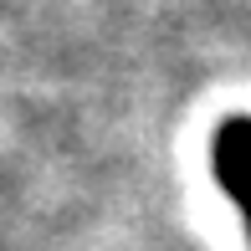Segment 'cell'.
<instances>
[{
	"label": "cell",
	"instance_id": "1",
	"mask_svg": "<svg viewBox=\"0 0 251 251\" xmlns=\"http://www.w3.org/2000/svg\"><path fill=\"white\" fill-rule=\"evenodd\" d=\"M215 179L226 185V195L236 200L251 236V118H231L215 133Z\"/></svg>",
	"mask_w": 251,
	"mask_h": 251
}]
</instances>
